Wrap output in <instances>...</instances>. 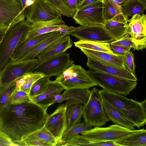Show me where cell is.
I'll use <instances>...</instances> for the list:
<instances>
[{"mask_svg": "<svg viewBox=\"0 0 146 146\" xmlns=\"http://www.w3.org/2000/svg\"><path fill=\"white\" fill-rule=\"evenodd\" d=\"M47 109L33 101L18 104H10L0 113V130L14 141L40 129L48 116Z\"/></svg>", "mask_w": 146, "mask_h": 146, "instance_id": "6da1fadb", "label": "cell"}, {"mask_svg": "<svg viewBox=\"0 0 146 146\" xmlns=\"http://www.w3.org/2000/svg\"><path fill=\"white\" fill-rule=\"evenodd\" d=\"M103 99L113 106L121 114L140 128L146 123V100L141 102L128 99L123 95L113 93L104 89L100 90Z\"/></svg>", "mask_w": 146, "mask_h": 146, "instance_id": "7a4b0ae2", "label": "cell"}, {"mask_svg": "<svg viewBox=\"0 0 146 146\" xmlns=\"http://www.w3.org/2000/svg\"><path fill=\"white\" fill-rule=\"evenodd\" d=\"M31 27V24L26 19L5 33L0 44V70L10 61L15 48L25 39Z\"/></svg>", "mask_w": 146, "mask_h": 146, "instance_id": "3957f363", "label": "cell"}, {"mask_svg": "<svg viewBox=\"0 0 146 146\" xmlns=\"http://www.w3.org/2000/svg\"><path fill=\"white\" fill-rule=\"evenodd\" d=\"M91 79L98 86L108 91L126 96L136 87L137 81L132 80L102 72L87 71Z\"/></svg>", "mask_w": 146, "mask_h": 146, "instance_id": "277c9868", "label": "cell"}, {"mask_svg": "<svg viewBox=\"0 0 146 146\" xmlns=\"http://www.w3.org/2000/svg\"><path fill=\"white\" fill-rule=\"evenodd\" d=\"M99 91L96 88H93L87 102L82 106L84 123L94 127H101L110 121L103 105Z\"/></svg>", "mask_w": 146, "mask_h": 146, "instance_id": "5b68a950", "label": "cell"}, {"mask_svg": "<svg viewBox=\"0 0 146 146\" xmlns=\"http://www.w3.org/2000/svg\"><path fill=\"white\" fill-rule=\"evenodd\" d=\"M65 90L88 88L97 86L89 76L87 71L74 64L57 77L55 80Z\"/></svg>", "mask_w": 146, "mask_h": 146, "instance_id": "8992f818", "label": "cell"}, {"mask_svg": "<svg viewBox=\"0 0 146 146\" xmlns=\"http://www.w3.org/2000/svg\"><path fill=\"white\" fill-rule=\"evenodd\" d=\"M140 130H132L114 124L106 127H95L80 133L92 142L114 141Z\"/></svg>", "mask_w": 146, "mask_h": 146, "instance_id": "52a82bcc", "label": "cell"}, {"mask_svg": "<svg viewBox=\"0 0 146 146\" xmlns=\"http://www.w3.org/2000/svg\"><path fill=\"white\" fill-rule=\"evenodd\" d=\"M18 0H0V33H5L25 20Z\"/></svg>", "mask_w": 146, "mask_h": 146, "instance_id": "ba28073f", "label": "cell"}, {"mask_svg": "<svg viewBox=\"0 0 146 146\" xmlns=\"http://www.w3.org/2000/svg\"><path fill=\"white\" fill-rule=\"evenodd\" d=\"M74 63V61L70 58V54L64 52L39 62L30 72L41 73L50 78L57 77Z\"/></svg>", "mask_w": 146, "mask_h": 146, "instance_id": "9c48e42d", "label": "cell"}, {"mask_svg": "<svg viewBox=\"0 0 146 146\" xmlns=\"http://www.w3.org/2000/svg\"><path fill=\"white\" fill-rule=\"evenodd\" d=\"M39 62L35 58L22 61H10L0 70V86L16 81L29 72Z\"/></svg>", "mask_w": 146, "mask_h": 146, "instance_id": "30bf717a", "label": "cell"}, {"mask_svg": "<svg viewBox=\"0 0 146 146\" xmlns=\"http://www.w3.org/2000/svg\"><path fill=\"white\" fill-rule=\"evenodd\" d=\"M102 2L100 1L77 10L73 18L81 26H104Z\"/></svg>", "mask_w": 146, "mask_h": 146, "instance_id": "8fae6325", "label": "cell"}, {"mask_svg": "<svg viewBox=\"0 0 146 146\" xmlns=\"http://www.w3.org/2000/svg\"><path fill=\"white\" fill-rule=\"evenodd\" d=\"M59 11L46 0H34L27 20L31 24L51 21L61 17Z\"/></svg>", "mask_w": 146, "mask_h": 146, "instance_id": "7c38bea8", "label": "cell"}, {"mask_svg": "<svg viewBox=\"0 0 146 146\" xmlns=\"http://www.w3.org/2000/svg\"><path fill=\"white\" fill-rule=\"evenodd\" d=\"M66 108L65 104L59 105L54 112L48 115L44 126L55 138L57 145H58L63 135L68 129Z\"/></svg>", "mask_w": 146, "mask_h": 146, "instance_id": "4fadbf2b", "label": "cell"}, {"mask_svg": "<svg viewBox=\"0 0 146 146\" xmlns=\"http://www.w3.org/2000/svg\"><path fill=\"white\" fill-rule=\"evenodd\" d=\"M69 35L79 40L111 43L115 41L107 32L104 26H84L76 27Z\"/></svg>", "mask_w": 146, "mask_h": 146, "instance_id": "5bb4252c", "label": "cell"}, {"mask_svg": "<svg viewBox=\"0 0 146 146\" xmlns=\"http://www.w3.org/2000/svg\"><path fill=\"white\" fill-rule=\"evenodd\" d=\"M75 28L66 25L62 18L47 22L31 24V28L26 36L20 43L39 35L51 32L59 31L68 34L73 31Z\"/></svg>", "mask_w": 146, "mask_h": 146, "instance_id": "9a60e30c", "label": "cell"}, {"mask_svg": "<svg viewBox=\"0 0 146 146\" xmlns=\"http://www.w3.org/2000/svg\"><path fill=\"white\" fill-rule=\"evenodd\" d=\"M128 34L137 44L138 50L146 47V15L136 14L129 19Z\"/></svg>", "mask_w": 146, "mask_h": 146, "instance_id": "2e32d148", "label": "cell"}, {"mask_svg": "<svg viewBox=\"0 0 146 146\" xmlns=\"http://www.w3.org/2000/svg\"><path fill=\"white\" fill-rule=\"evenodd\" d=\"M67 34L56 31L39 35L30 40L20 43L14 50L10 61H17L22 58L39 44L49 38L59 35Z\"/></svg>", "mask_w": 146, "mask_h": 146, "instance_id": "e0dca14e", "label": "cell"}, {"mask_svg": "<svg viewBox=\"0 0 146 146\" xmlns=\"http://www.w3.org/2000/svg\"><path fill=\"white\" fill-rule=\"evenodd\" d=\"M72 45V40L69 34L53 42L40 52L37 57L39 62L65 52Z\"/></svg>", "mask_w": 146, "mask_h": 146, "instance_id": "ac0fdd59", "label": "cell"}, {"mask_svg": "<svg viewBox=\"0 0 146 146\" xmlns=\"http://www.w3.org/2000/svg\"><path fill=\"white\" fill-rule=\"evenodd\" d=\"M129 20L123 14L117 15L112 19L105 21V29L115 40L128 34Z\"/></svg>", "mask_w": 146, "mask_h": 146, "instance_id": "d6986e66", "label": "cell"}, {"mask_svg": "<svg viewBox=\"0 0 146 146\" xmlns=\"http://www.w3.org/2000/svg\"><path fill=\"white\" fill-rule=\"evenodd\" d=\"M80 49L88 58L121 69H126L124 64V56L113 55L106 52L88 49Z\"/></svg>", "mask_w": 146, "mask_h": 146, "instance_id": "ffe728a7", "label": "cell"}, {"mask_svg": "<svg viewBox=\"0 0 146 146\" xmlns=\"http://www.w3.org/2000/svg\"><path fill=\"white\" fill-rule=\"evenodd\" d=\"M64 90V87L58 82L50 81L43 93L31 99L35 103L47 109L49 106L55 103L54 96L61 94Z\"/></svg>", "mask_w": 146, "mask_h": 146, "instance_id": "44dd1931", "label": "cell"}, {"mask_svg": "<svg viewBox=\"0 0 146 146\" xmlns=\"http://www.w3.org/2000/svg\"><path fill=\"white\" fill-rule=\"evenodd\" d=\"M86 64L88 68L94 70L102 72L132 80H137L136 76L126 69H121L104 64L88 58Z\"/></svg>", "mask_w": 146, "mask_h": 146, "instance_id": "7402d4cb", "label": "cell"}, {"mask_svg": "<svg viewBox=\"0 0 146 146\" xmlns=\"http://www.w3.org/2000/svg\"><path fill=\"white\" fill-rule=\"evenodd\" d=\"M105 111L110 121L129 129H135V125L124 117L112 104L102 98Z\"/></svg>", "mask_w": 146, "mask_h": 146, "instance_id": "603a6c76", "label": "cell"}, {"mask_svg": "<svg viewBox=\"0 0 146 146\" xmlns=\"http://www.w3.org/2000/svg\"><path fill=\"white\" fill-rule=\"evenodd\" d=\"M80 101L70 100L66 101L65 105L67 107L66 117L68 129L81 121L82 106Z\"/></svg>", "mask_w": 146, "mask_h": 146, "instance_id": "cb8c5ba5", "label": "cell"}, {"mask_svg": "<svg viewBox=\"0 0 146 146\" xmlns=\"http://www.w3.org/2000/svg\"><path fill=\"white\" fill-rule=\"evenodd\" d=\"M121 8L123 14L128 19L135 15L143 13L146 9V0H126Z\"/></svg>", "mask_w": 146, "mask_h": 146, "instance_id": "d4e9b609", "label": "cell"}, {"mask_svg": "<svg viewBox=\"0 0 146 146\" xmlns=\"http://www.w3.org/2000/svg\"><path fill=\"white\" fill-rule=\"evenodd\" d=\"M117 146H146V130L144 129L113 141Z\"/></svg>", "mask_w": 146, "mask_h": 146, "instance_id": "484cf974", "label": "cell"}, {"mask_svg": "<svg viewBox=\"0 0 146 146\" xmlns=\"http://www.w3.org/2000/svg\"><path fill=\"white\" fill-rule=\"evenodd\" d=\"M90 92L88 88L65 90L64 92L61 94L62 96V102L68 100H76L80 102L84 105H85L89 99Z\"/></svg>", "mask_w": 146, "mask_h": 146, "instance_id": "4316f807", "label": "cell"}, {"mask_svg": "<svg viewBox=\"0 0 146 146\" xmlns=\"http://www.w3.org/2000/svg\"><path fill=\"white\" fill-rule=\"evenodd\" d=\"M44 76V74L41 73L29 72L16 81V88L29 94L34 84Z\"/></svg>", "mask_w": 146, "mask_h": 146, "instance_id": "83f0119b", "label": "cell"}, {"mask_svg": "<svg viewBox=\"0 0 146 146\" xmlns=\"http://www.w3.org/2000/svg\"><path fill=\"white\" fill-rule=\"evenodd\" d=\"M75 46L79 48H82L109 53L117 56L111 50L110 43L79 40L74 42Z\"/></svg>", "mask_w": 146, "mask_h": 146, "instance_id": "f1b7e54d", "label": "cell"}, {"mask_svg": "<svg viewBox=\"0 0 146 146\" xmlns=\"http://www.w3.org/2000/svg\"><path fill=\"white\" fill-rule=\"evenodd\" d=\"M68 34H64L56 35L39 44L23 57L17 60L22 61L35 58L38 54L47 46L55 41L65 36Z\"/></svg>", "mask_w": 146, "mask_h": 146, "instance_id": "f546056e", "label": "cell"}, {"mask_svg": "<svg viewBox=\"0 0 146 146\" xmlns=\"http://www.w3.org/2000/svg\"><path fill=\"white\" fill-rule=\"evenodd\" d=\"M16 87V81L0 86V113L10 104L11 96Z\"/></svg>", "mask_w": 146, "mask_h": 146, "instance_id": "4dcf8cb0", "label": "cell"}, {"mask_svg": "<svg viewBox=\"0 0 146 146\" xmlns=\"http://www.w3.org/2000/svg\"><path fill=\"white\" fill-rule=\"evenodd\" d=\"M92 128V126L84 123H79L73 125L68 129L63 134L58 145H60L61 143L66 142L75 136Z\"/></svg>", "mask_w": 146, "mask_h": 146, "instance_id": "1f68e13d", "label": "cell"}, {"mask_svg": "<svg viewBox=\"0 0 146 146\" xmlns=\"http://www.w3.org/2000/svg\"><path fill=\"white\" fill-rule=\"evenodd\" d=\"M40 139L46 141L52 146H56L57 145V142L55 138L44 127L23 137L21 139Z\"/></svg>", "mask_w": 146, "mask_h": 146, "instance_id": "d6a6232c", "label": "cell"}, {"mask_svg": "<svg viewBox=\"0 0 146 146\" xmlns=\"http://www.w3.org/2000/svg\"><path fill=\"white\" fill-rule=\"evenodd\" d=\"M50 77L44 76L37 80L32 86L29 95L32 99L43 93L47 88L50 81Z\"/></svg>", "mask_w": 146, "mask_h": 146, "instance_id": "836d02e7", "label": "cell"}, {"mask_svg": "<svg viewBox=\"0 0 146 146\" xmlns=\"http://www.w3.org/2000/svg\"><path fill=\"white\" fill-rule=\"evenodd\" d=\"M62 146H100L99 142H92L83 135L78 134L67 141L62 143Z\"/></svg>", "mask_w": 146, "mask_h": 146, "instance_id": "e575fe53", "label": "cell"}, {"mask_svg": "<svg viewBox=\"0 0 146 146\" xmlns=\"http://www.w3.org/2000/svg\"><path fill=\"white\" fill-rule=\"evenodd\" d=\"M60 12L61 15L73 18L76 11L71 9L64 0H46Z\"/></svg>", "mask_w": 146, "mask_h": 146, "instance_id": "d590c367", "label": "cell"}, {"mask_svg": "<svg viewBox=\"0 0 146 146\" xmlns=\"http://www.w3.org/2000/svg\"><path fill=\"white\" fill-rule=\"evenodd\" d=\"M32 101L29 94L16 88L11 96L10 104H18Z\"/></svg>", "mask_w": 146, "mask_h": 146, "instance_id": "8d00e7d4", "label": "cell"}, {"mask_svg": "<svg viewBox=\"0 0 146 146\" xmlns=\"http://www.w3.org/2000/svg\"><path fill=\"white\" fill-rule=\"evenodd\" d=\"M110 44L123 46L133 48V50H138L137 44L129 34H127L119 39L110 43Z\"/></svg>", "mask_w": 146, "mask_h": 146, "instance_id": "74e56055", "label": "cell"}, {"mask_svg": "<svg viewBox=\"0 0 146 146\" xmlns=\"http://www.w3.org/2000/svg\"><path fill=\"white\" fill-rule=\"evenodd\" d=\"M102 14L105 21L111 20L118 14L113 6L109 3L102 1Z\"/></svg>", "mask_w": 146, "mask_h": 146, "instance_id": "f35d334b", "label": "cell"}, {"mask_svg": "<svg viewBox=\"0 0 146 146\" xmlns=\"http://www.w3.org/2000/svg\"><path fill=\"white\" fill-rule=\"evenodd\" d=\"M123 62L126 69L135 76V65L134 62V55L130 50L128 51L124 57Z\"/></svg>", "mask_w": 146, "mask_h": 146, "instance_id": "ab89813d", "label": "cell"}, {"mask_svg": "<svg viewBox=\"0 0 146 146\" xmlns=\"http://www.w3.org/2000/svg\"><path fill=\"white\" fill-rule=\"evenodd\" d=\"M17 146L6 133L0 130V146Z\"/></svg>", "mask_w": 146, "mask_h": 146, "instance_id": "60d3db41", "label": "cell"}, {"mask_svg": "<svg viewBox=\"0 0 146 146\" xmlns=\"http://www.w3.org/2000/svg\"><path fill=\"white\" fill-rule=\"evenodd\" d=\"M111 48L113 53L117 56H124L126 53L130 50V47L110 44Z\"/></svg>", "mask_w": 146, "mask_h": 146, "instance_id": "b9f144b4", "label": "cell"}, {"mask_svg": "<svg viewBox=\"0 0 146 146\" xmlns=\"http://www.w3.org/2000/svg\"><path fill=\"white\" fill-rule=\"evenodd\" d=\"M126 0H102L104 2L110 3L114 8L118 14H123L121 6L123 3Z\"/></svg>", "mask_w": 146, "mask_h": 146, "instance_id": "7bdbcfd3", "label": "cell"}, {"mask_svg": "<svg viewBox=\"0 0 146 146\" xmlns=\"http://www.w3.org/2000/svg\"><path fill=\"white\" fill-rule=\"evenodd\" d=\"M22 9L25 18L27 19L29 17L31 6H28L27 2L28 0H18Z\"/></svg>", "mask_w": 146, "mask_h": 146, "instance_id": "ee69618b", "label": "cell"}, {"mask_svg": "<svg viewBox=\"0 0 146 146\" xmlns=\"http://www.w3.org/2000/svg\"><path fill=\"white\" fill-rule=\"evenodd\" d=\"M68 6L72 9L76 11L78 9L76 0H64Z\"/></svg>", "mask_w": 146, "mask_h": 146, "instance_id": "f6af8a7d", "label": "cell"}, {"mask_svg": "<svg viewBox=\"0 0 146 146\" xmlns=\"http://www.w3.org/2000/svg\"><path fill=\"white\" fill-rule=\"evenodd\" d=\"M102 0H83L79 5L78 9Z\"/></svg>", "mask_w": 146, "mask_h": 146, "instance_id": "bcb514c9", "label": "cell"}, {"mask_svg": "<svg viewBox=\"0 0 146 146\" xmlns=\"http://www.w3.org/2000/svg\"><path fill=\"white\" fill-rule=\"evenodd\" d=\"M55 103H60L62 102V96L61 94H57L54 96Z\"/></svg>", "mask_w": 146, "mask_h": 146, "instance_id": "7dc6e473", "label": "cell"}, {"mask_svg": "<svg viewBox=\"0 0 146 146\" xmlns=\"http://www.w3.org/2000/svg\"><path fill=\"white\" fill-rule=\"evenodd\" d=\"M5 33H0V44L2 39V38Z\"/></svg>", "mask_w": 146, "mask_h": 146, "instance_id": "c3c4849f", "label": "cell"}, {"mask_svg": "<svg viewBox=\"0 0 146 146\" xmlns=\"http://www.w3.org/2000/svg\"><path fill=\"white\" fill-rule=\"evenodd\" d=\"M83 0H76L77 4L78 5V6L80 3Z\"/></svg>", "mask_w": 146, "mask_h": 146, "instance_id": "681fc988", "label": "cell"}]
</instances>
